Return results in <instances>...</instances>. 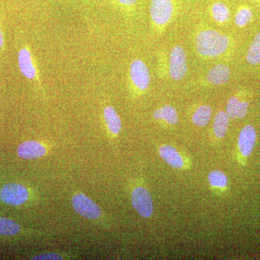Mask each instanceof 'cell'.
I'll return each instance as SVG.
<instances>
[{
    "mask_svg": "<svg viewBox=\"0 0 260 260\" xmlns=\"http://www.w3.org/2000/svg\"><path fill=\"white\" fill-rule=\"evenodd\" d=\"M20 232V226L18 223L11 219L0 217V236L13 237Z\"/></svg>",
    "mask_w": 260,
    "mask_h": 260,
    "instance_id": "ffe728a7",
    "label": "cell"
},
{
    "mask_svg": "<svg viewBox=\"0 0 260 260\" xmlns=\"http://www.w3.org/2000/svg\"><path fill=\"white\" fill-rule=\"evenodd\" d=\"M252 18V12L248 7L243 6L237 10L235 15V23L239 27H244L250 22Z\"/></svg>",
    "mask_w": 260,
    "mask_h": 260,
    "instance_id": "7402d4cb",
    "label": "cell"
},
{
    "mask_svg": "<svg viewBox=\"0 0 260 260\" xmlns=\"http://www.w3.org/2000/svg\"><path fill=\"white\" fill-rule=\"evenodd\" d=\"M249 106V103L241 102L237 96H232L227 103V115L229 119H242L247 114Z\"/></svg>",
    "mask_w": 260,
    "mask_h": 260,
    "instance_id": "4fadbf2b",
    "label": "cell"
},
{
    "mask_svg": "<svg viewBox=\"0 0 260 260\" xmlns=\"http://www.w3.org/2000/svg\"><path fill=\"white\" fill-rule=\"evenodd\" d=\"M47 153L46 145L36 140L23 142L17 148V153L20 158L34 160L44 156Z\"/></svg>",
    "mask_w": 260,
    "mask_h": 260,
    "instance_id": "ba28073f",
    "label": "cell"
},
{
    "mask_svg": "<svg viewBox=\"0 0 260 260\" xmlns=\"http://www.w3.org/2000/svg\"><path fill=\"white\" fill-rule=\"evenodd\" d=\"M253 2H260V0H251Z\"/></svg>",
    "mask_w": 260,
    "mask_h": 260,
    "instance_id": "484cf974",
    "label": "cell"
},
{
    "mask_svg": "<svg viewBox=\"0 0 260 260\" xmlns=\"http://www.w3.org/2000/svg\"><path fill=\"white\" fill-rule=\"evenodd\" d=\"M129 78L135 88L140 91L147 90L150 83V72L146 64L140 59L132 61Z\"/></svg>",
    "mask_w": 260,
    "mask_h": 260,
    "instance_id": "52a82bcc",
    "label": "cell"
},
{
    "mask_svg": "<svg viewBox=\"0 0 260 260\" xmlns=\"http://www.w3.org/2000/svg\"><path fill=\"white\" fill-rule=\"evenodd\" d=\"M229 117L226 112L220 111L217 113L213 121V131L218 138H223L229 128Z\"/></svg>",
    "mask_w": 260,
    "mask_h": 260,
    "instance_id": "e0dca14e",
    "label": "cell"
},
{
    "mask_svg": "<svg viewBox=\"0 0 260 260\" xmlns=\"http://www.w3.org/2000/svg\"><path fill=\"white\" fill-rule=\"evenodd\" d=\"M72 206L78 215L89 220H96L102 215L100 207L83 193H76L73 195Z\"/></svg>",
    "mask_w": 260,
    "mask_h": 260,
    "instance_id": "7a4b0ae2",
    "label": "cell"
},
{
    "mask_svg": "<svg viewBox=\"0 0 260 260\" xmlns=\"http://www.w3.org/2000/svg\"><path fill=\"white\" fill-rule=\"evenodd\" d=\"M246 61L251 65L260 64V31L249 46L246 53Z\"/></svg>",
    "mask_w": 260,
    "mask_h": 260,
    "instance_id": "d6986e66",
    "label": "cell"
},
{
    "mask_svg": "<svg viewBox=\"0 0 260 260\" xmlns=\"http://www.w3.org/2000/svg\"><path fill=\"white\" fill-rule=\"evenodd\" d=\"M104 118L109 133L114 136H117L121 129V121L114 108L107 106L104 109Z\"/></svg>",
    "mask_w": 260,
    "mask_h": 260,
    "instance_id": "5bb4252c",
    "label": "cell"
},
{
    "mask_svg": "<svg viewBox=\"0 0 260 260\" xmlns=\"http://www.w3.org/2000/svg\"><path fill=\"white\" fill-rule=\"evenodd\" d=\"M5 47V38L1 27H0V49H3Z\"/></svg>",
    "mask_w": 260,
    "mask_h": 260,
    "instance_id": "d4e9b609",
    "label": "cell"
},
{
    "mask_svg": "<svg viewBox=\"0 0 260 260\" xmlns=\"http://www.w3.org/2000/svg\"><path fill=\"white\" fill-rule=\"evenodd\" d=\"M174 11V0H152L150 14L152 21L158 26H164L172 20Z\"/></svg>",
    "mask_w": 260,
    "mask_h": 260,
    "instance_id": "277c9868",
    "label": "cell"
},
{
    "mask_svg": "<svg viewBox=\"0 0 260 260\" xmlns=\"http://www.w3.org/2000/svg\"><path fill=\"white\" fill-rule=\"evenodd\" d=\"M256 140V133L254 126L248 124L241 131L238 140L239 150L244 156L248 157L252 153Z\"/></svg>",
    "mask_w": 260,
    "mask_h": 260,
    "instance_id": "30bf717a",
    "label": "cell"
},
{
    "mask_svg": "<svg viewBox=\"0 0 260 260\" xmlns=\"http://www.w3.org/2000/svg\"><path fill=\"white\" fill-rule=\"evenodd\" d=\"M195 46L200 55L212 59L223 55L230 46V39L217 30L207 29L198 32Z\"/></svg>",
    "mask_w": 260,
    "mask_h": 260,
    "instance_id": "6da1fadb",
    "label": "cell"
},
{
    "mask_svg": "<svg viewBox=\"0 0 260 260\" xmlns=\"http://www.w3.org/2000/svg\"><path fill=\"white\" fill-rule=\"evenodd\" d=\"M29 198V191L26 186L18 183H9L0 190V200L5 204L20 206L25 204Z\"/></svg>",
    "mask_w": 260,
    "mask_h": 260,
    "instance_id": "3957f363",
    "label": "cell"
},
{
    "mask_svg": "<svg viewBox=\"0 0 260 260\" xmlns=\"http://www.w3.org/2000/svg\"><path fill=\"white\" fill-rule=\"evenodd\" d=\"M211 14L214 20L220 24L225 23L230 18L229 8L221 2H217L212 5Z\"/></svg>",
    "mask_w": 260,
    "mask_h": 260,
    "instance_id": "ac0fdd59",
    "label": "cell"
},
{
    "mask_svg": "<svg viewBox=\"0 0 260 260\" xmlns=\"http://www.w3.org/2000/svg\"><path fill=\"white\" fill-rule=\"evenodd\" d=\"M132 204L140 216L148 218L153 211V200L148 189L138 186L131 194Z\"/></svg>",
    "mask_w": 260,
    "mask_h": 260,
    "instance_id": "8992f818",
    "label": "cell"
},
{
    "mask_svg": "<svg viewBox=\"0 0 260 260\" xmlns=\"http://www.w3.org/2000/svg\"><path fill=\"white\" fill-rule=\"evenodd\" d=\"M18 64L20 72L25 78L29 80H37L39 82L37 66L31 52L28 47L22 48L19 51Z\"/></svg>",
    "mask_w": 260,
    "mask_h": 260,
    "instance_id": "9c48e42d",
    "label": "cell"
},
{
    "mask_svg": "<svg viewBox=\"0 0 260 260\" xmlns=\"http://www.w3.org/2000/svg\"><path fill=\"white\" fill-rule=\"evenodd\" d=\"M208 181L213 187L225 188L228 184V178L221 171L215 170L210 172Z\"/></svg>",
    "mask_w": 260,
    "mask_h": 260,
    "instance_id": "44dd1931",
    "label": "cell"
},
{
    "mask_svg": "<svg viewBox=\"0 0 260 260\" xmlns=\"http://www.w3.org/2000/svg\"><path fill=\"white\" fill-rule=\"evenodd\" d=\"M169 75L173 80H182L187 73V60L185 51L181 46H175L169 55Z\"/></svg>",
    "mask_w": 260,
    "mask_h": 260,
    "instance_id": "5b68a950",
    "label": "cell"
},
{
    "mask_svg": "<svg viewBox=\"0 0 260 260\" xmlns=\"http://www.w3.org/2000/svg\"><path fill=\"white\" fill-rule=\"evenodd\" d=\"M212 114H213L212 108L209 105L204 104L197 109L191 116V120L195 125L203 127L208 124L211 119Z\"/></svg>",
    "mask_w": 260,
    "mask_h": 260,
    "instance_id": "2e32d148",
    "label": "cell"
},
{
    "mask_svg": "<svg viewBox=\"0 0 260 260\" xmlns=\"http://www.w3.org/2000/svg\"><path fill=\"white\" fill-rule=\"evenodd\" d=\"M64 256L56 252H47L32 256V260H61L64 259Z\"/></svg>",
    "mask_w": 260,
    "mask_h": 260,
    "instance_id": "603a6c76",
    "label": "cell"
},
{
    "mask_svg": "<svg viewBox=\"0 0 260 260\" xmlns=\"http://www.w3.org/2000/svg\"><path fill=\"white\" fill-rule=\"evenodd\" d=\"M119 5L123 7H133L136 4L138 0H116Z\"/></svg>",
    "mask_w": 260,
    "mask_h": 260,
    "instance_id": "cb8c5ba5",
    "label": "cell"
},
{
    "mask_svg": "<svg viewBox=\"0 0 260 260\" xmlns=\"http://www.w3.org/2000/svg\"><path fill=\"white\" fill-rule=\"evenodd\" d=\"M231 78V70L228 65L219 64L213 67L206 75L207 81L215 85L227 83Z\"/></svg>",
    "mask_w": 260,
    "mask_h": 260,
    "instance_id": "8fae6325",
    "label": "cell"
},
{
    "mask_svg": "<svg viewBox=\"0 0 260 260\" xmlns=\"http://www.w3.org/2000/svg\"><path fill=\"white\" fill-rule=\"evenodd\" d=\"M153 117L156 120H164L172 125L177 124L179 121L177 110L170 105L162 106L156 109L153 113Z\"/></svg>",
    "mask_w": 260,
    "mask_h": 260,
    "instance_id": "9a60e30c",
    "label": "cell"
},
{
    "mask_svg": "<svg viewBox=\"0 0 260 260\" xmlns=\"http://www.w3.org/2000/svg\"><path fill=\"white\" fill-rule=\"evenodd\" d=\"M159 155L162 160L174 169H180L184 167V161L177 149L171 145H164L159 148Z\"/></svg>",
    "mask_w": 260,
    "mask_h": 260,
    "instance_id": "7c38bea8",
    "label": "cell"
}]
</instances>
